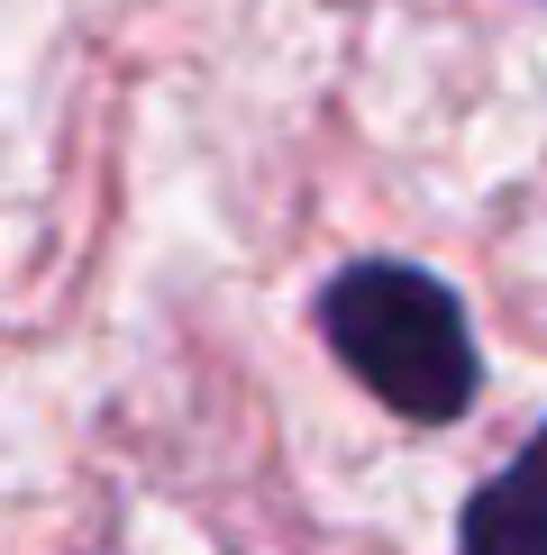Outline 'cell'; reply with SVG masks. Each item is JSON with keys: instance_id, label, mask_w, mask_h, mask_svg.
Instances as JSON below:
<instances>
[{"instance_id": "obj_1", "label": "cell", "mask_w": 547, "mask_h": 555, "mask_svg": "<svg viewBox=\"0 0 547 555\" xmlns=\"http://www.w3.org/2000/svg\"><path fill=\"white\" fill-rule=\"evenodd\" d=\"M319 337L347 374L374 391L393 420H466L474 410V383H484V356H474V328H466V300H456L438 273L420 264H347L329 273V292L310 300Z\"/></svg>"}, {"instance_id": "obj_2", "label": "cell", "mask_w": 547, "mask_h": 555, "mask_svg": "<svg viewBox=\"0 0 547 555\" xmlns=\"http://www.w3.org/2000/svg\"><path fill=\"white\" fill-rule=\"evenodd\" d=\"M456 555H547V428L466 501Z\"/></svg>"}]
</instances>
